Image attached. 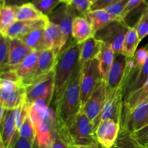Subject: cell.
Segmentation results:
<instances>
[{
	"label": "cell",
	"instance_id": "1",
	"mask_svg": "<svg viewBox=\"0 0 148 148\" xmlns=\"http://www.w3.org/2000/svg\"><path fill=\"white\" fill-rule=\"evenodd\" d=\"M81 44L69 41L59 53L54 68V93L51 104L54 108L66 89L79 72Z\"/></svg>",
	"mask_w": 148,
	"mask_h": 148
},
{
	"label": "cell",
	"instance_id": "2",
	"mask_svg": "<svg viewBox=\"0 0 148 148\" xmlns=\"http://www.w3.org/2000/svg\"><path fill=\"white\" fill-rule=\"evenodd\" d=\"M29 114L36 129V141L40 145H51L58 128L54 108L44 100H37L29 106Z\"/></svg>",
	"mask_w": 148,
	"mask_h": 148
},
{
	"label": "cell",
	"instance_id": "3",
	"mask_svg": "<svg viewBox=\"0 0 148 148\" xmlns=\"http://www.w3.org/2000/svg\"><path fill=\"white\" fill-rule=\"evenodd\" d=\"M80 78L81 70L69 84L55 106L54 110L59 129L67 124L82 110Z\"/></svg>",
	"mask_w": 148,
	"mask_h": 148
},
{
	"label": "cell",
	"instance_id": "4",
	"mask_svg": "<svg viewBox=\"0 0 148 148\" xmlns=\"http://www.w3.org/2000/svg\"><path fill=\"white\" fill-rule=\"evenodd\" d=\"M58 129L69 145L91 146L98 144L93 125L82 110L67 124Z\"/></svg>",
	"mask_w": 148,
	"mask_h": 148
},
{
	"label": "cell",
	"instance_id": "5",
	"mask_svg": "<svg viewBox=\"0 0 148 148\" xmlns=\"http://www.w3.org/2000/svg\"><path fill=\"white\" fill-rule=\"evenodd\" d=\"M26 102L29 106L37 100L51 104L54 93V70L43 78L25 86Z\"/></svg>",
	"mask_w": 148,
	"mask_h": 148
},
{
	"label": "cell",
	"instance_id": "6",
	"mask_svg": "<svg viewBox=\"0 0 148 148\" xmlns=\"http://www.w3.org/2000/svg\"><path fill=\"white\" fill-rule=\"evenodd\" d=\"M101 80L98 58L86 61L82 64L80 78L82 108Z\"/></svg>",
	"mask_w": 148,
	"mask_h": 148
},
{
	"label": "cell",
	"instance_id": "7",
	"mask_svg": "<svg viewBox=\"0 0 148 148\" xmlns=\"http://www.w3.org/2000/svg\"><path fill=\"white\" fill-rule=\"evenodd\" d=\"M129 28L130 26L125 20H114L96 32L95 37L110 45L115 54L122 53L126 33Z\"/></svg>",
	"mask_w": 148,
	"mask_h": 148
},
{
	"label": "cell",
	"instance_id": "8",
	"mask_svg": "<svg viewBox=\"0 0 148 148\" xmlns=\"http://www.w3.org/2000/svg\"><path fill=\"white\" fill-rule=\"evenodd\" d=\"M25 86L22 82L1 79L0 104L6 110H14L26 101Z\"/></svg>",
	"mask_w": 148,
	"mask_h": 148
},
{
	"label": "cell",
	"instance_id": "9",
	"mask_svg": "<svg viewBox=\"0 0 148 148\" xmlns=\"http://www.w3.org/2000/svg\"><path fill=\"white\" fill-rule=\"evenodd\" d=\"M124 108L123 86L112 90L106 89V97L100 116V122L112 119L121 124Z\"/></svg>",
	"mask_w": 148,
	"mask_h": 148
},
{
	"label": "cell",
	"instance_id": "10",
	"mask_svg": "<svg viewBox=\"0 0 148 148\" xmlns=\"http://www.w3.org/2000/svg\"><path fill=\"white\" fill-rule=\"evenodd\" d=\"M106 82L102 79L82 108V111L93 125L95 131L100 123V116L106 97Z\"/></svg>",
	"mask_w": 148,
	"mask_h": 148
},
{
	"label": "cell",
	"instance_id": "11",
	"mask_svg": "<svg viewBox=\"0 0 148 148\" xmlns=\"http://www.w3.org/2000/svg\"><path fill=\"white\" fill-rule=\"evenodd\" d=\"M148 124V97L130 110H123L121 126L131 133Z\"/></svg>",
	"mask_w": 148,
	"mask_h": 148
},
{
	"label": "cell",
	"instance_id": "12",
	"mask_svg": "<svg viewBox=\"0 0 148 148\" xmlns=\"http://www.w3.org/2000/svg\"><path fill=\"white\" fill-rule=\"evenodd\" d=\"M77 16H79L77 12L70 4L62 3L53 10L49 16V19L51 22L59 26L64 36L69 42L74 40L72 36V23Z\"/></svg>",
	"mask_w": 148,
	"mask_h": 148
},
{
	"label": "cell",
	"instance_id": "13",
	"mask_svg": "<svg viewBox=\"0 0 148 148\" xmlns=\"http://www.w3.org/2000/svg\"><path fill=\"white\" fill-rule=\"evenodd\" d=\"M121 124L112 119L101 120L95 129L97 142L103 148H111L119 136Z\"/></svg>",
	"mask_w": 148,
	"mask_h": 148
},
{
	"label": "cell",
	"instance_id": "14",
	"mask_svg": "<svg viewBox=\"0 0 148 148\" xmlns=\"http://www.w3.org/2000/svg\"><path fill=\"white\" fill-rule=\"evenodd\" d=\"M128 57L122 53L115 54L114 62L106 78L107 90H112L123 86L127 71Z\"/></svg>",
	"mask_w": 148,
	"mask_h": 148
},
{
	"label": "cell",
	"instance_id": "15",
	"mask_svg": "<svg viewBox=\"0 0 148 148\" xmlns=\"http://www.w3.org/2000/svg\"><path fill=\"white\" fill-rule=\"evenodd\" d=\"M59 55L51 49H46L40 52L38 57L36 71L30 80L25 84V86L34 82L35 81L43 78L53 71L56 66Z\"/></svg>",
	"mask_w": 148,
	"mask_h": 148
},
{
	"label": "cell",
	"instance_id": "16",
	"mask_svg": "<svg viewBox=\"0 0 148 148\" xmlns=\"http://www.w3.org/2000/svg\"><path fill=\"white\" fill-rule=\"evenodd\" d=\"M48 20H49V17H46L39 20L16 21L7 30L0 33L9 39H20V37L27 34L35 29L44 27Z\"/></svg>",
	"mask_w": 148,
	"mask_h": 148
},
{
	"label": "cell",
	"instance_id": "17",
	"mask_svg": "<svg viewBox=\"0 0 148 148\" xmlns=\"http://www.w3.org/2000/svg\"><path fill=\"white\" fill-rule=\"evenodd\" d=\"M1 123V142L5 148H12L17 136L15 119V110H6L4 119Z\"/></svg>",
	"mask_w": 148,
	"mask_h": 148
},
{
	"label": "cell",
	"instance_id": "18",
	"mask_svg": "<svg viewBox=\"0 0 148 148\" xmlns=\"http://www.w3.org/2000/svg\"><path fill=\"white\" fill-rule=\"evenodd\" d=\"M44 39L46 49H53L58 55L67 43L59 26L49 19L44 26Z\"/></svg>",
	"mask_w": 148,
	"mask_h": 148
},
{
	"label": "cell",
	"instance_id": "19",
	"mask_svg": "<svg viewBox=\"0 0 148 148\" xmlns=\"http://www.w3.org/2000/svg\"><path fill=\"white\" fill-rule=\"evenodd\" d=\"M7 39L10 44V57H9L8 67L4 71H8V70H14L17 65H19L23 62V59L30 52L33 51L24 42L22 41L20 39Z\"/></svg>",
	"mask_w": 148,
	"mask_h": 148
},
{
	"label": "cell",
	"instance_id": "20",
	"mask_svg": "<svg viewBox=\"0 0 148 148\" xmlns=\"http://www.w3.org/2000/svg\"><path fill=\"white\" fill-rule=\"evenodd\" d=\"M40 52L41 51L33 50L14 69L24 85L33 76L36 71Z\"/></svg>",
	"mask_w": 148,
	"mask_h": 148
},
{
	"label": "cell",
	"instance_id": "21",
	"mask_svg": "<svg viewBox=\"0 0 148 148\" xmlns=\"http://www.w3.org/2000/svg\"><path fill=\"white\" fill-rule=\"evenodd\" d=\"M72 36L76 43L82 44L90 38L95 36V32L86 17L77 16L72 23Z\"/></svg>",
	"mask_w": 148,
	"mask_h": 148
},
{
	"label": "cell",
	"instance_id": "22",
	"mask_svg": "<svg viewBox=\"0 0 148 148\" xmlns=\"http://www.w3.org/2000/svg\"><path fill=\"white\" fill-rule=\"evenodd\" d=\"M85 17H86L87 20L90 22L95 34L98 30L105 28L114 20H116L114 16L111 15L106 10L89 11L85 15Z\"/></svg>",
	"mask_w": 148,
	"mask_h": 148
},
{
	"label": "cell",
	"instance_id": "23",
	"mask_svg": "<svg viewBox=\"0 0 148 148\" xmlns=\"http://www.w3.org/2000/svg\"><path fill=\"white\" fill-rule=\"evenodd\" d=\"M103 41L97 39L95 36L91 37L81 44L79 61L82 65L90 59H96L101 52Z\"/></svg>",
	"mask_w": 148,
	"mask_h": 148
},
{
	"label": "cell",
	"instance_id": "24",
	"mask_svg": "<svg viewBox=\"0 0 148 148\" xmlns=\"http://www.w3.org/2000/svg\"><path fill=\"white\" fill-rule=\"evenodd\" d=\"M114 57H115V52L113 50L112 47L108 44L103 42L101 52L98 57L100 72L103 80L106 81L108 71L112 66Z\"/></svg>",
	"mask_w": 148,
	"mask_h": 148
},
{
	"label": "cell",
	"instance_id": "25",
	"mask_svg": "<svg viewBox=\"0 0 148 148\" xmlns=\"http://www.w3.org/2000/svg\"><path fill=\"white\" fill-rule=\"evenodd\" d=\"M20 39L33 50L42 51L46 49L44 39V27L35 29L20 37Z\"/></svg>",
	"mask_w": 148,
	"mask_h": 148
},
{
	"label": "cell",
	"instance_id": "26",
	"mask_svg": "<svg viewBox=\"0 0 148 148\" xmlns=\"http://www.w3.org/2000/svg\"><path fill=\"white\" fill-rule=\"evenodd\" d=\"M48 16L44 15L39 11L31 2L25 3L20 6H17L16 10V20L26 21L44 18Z\"/></svg>",
	"mask_w": 148,
	"mask_h": 148
},
{
	"label": "cell",
	"instance_id": "27",
	"mask_svg": "<svg viewBox=\"0 0 148 148\" xmlns=\"http://www.w3.org/2000/svg\"><path fill=\"white\" fill-rule=\"evenodd\" d=\"M140 42V38L134 28L130 26L126 33L122 54L128 58H133L137 52V46Z\"/></svg>",
	"mask_w": 148,
	"mask_h": 148
},
{
	"label": "cell",
	"instance_id": "28",
	"mask_svg": "<svg viewBox=\"0 0 148 148\" xmlns=\"http://www.w3.org/2000/svg\"><path fill=\"white\" fill-rule=\"evenodd\" d=\"M111 148H144L132 136V133L121 126L119 136Z\"/></svg>",
	"mask_w": 148,
	"mask_h": 148
},
{
	"label": "cell",
	"instance_id": "29",
	"mask_svg": "<svg viewBox=\"0 0 148 148\" xmlns=\"http://www.w3.org/2000/svg\"><path fill=\"white\" fill-rule=\"evenodd\" d=\"M148 46V44H147ZM148 79V57L147 59L146 60V62H145L144 65L142 68L141 71H140V73H138V75H137V77L135 78V79L133 81V82L128 87L125 89L124 90V100L126 98L129 97L130 95H131L132 94H133L134 92H135L136 91L140 89V88L144 86V84H145L146 81Z\"/></svg>",
	"mask_w": 148,
	"mask_h": 148
},
{
	"label": "cell",
	"instance_id": "30",
	"mask_svg": "<svg viewBox=\"0 0 148 148\" xmlns=\"http://www.w3.org/2000/svg\"><path fill=\"white\" fill-rule=\"evenodd\" d=\"M17 6L4 5L0 10V33L7 30L16 20V10Z\"/></svg>",
	"mask_w": 148,
	"mask_h": 148
},
{
	"label": "cell",
	"instance_id": "31",
	"mask_svg": "<svg viewBox=\"0 0 148 148\" xmlns=\"http://www.w3.org/2000/svg\"><path fill=\"white\" fill-rule=\"evenodd\" d=\"M18 135L22 138L27 139L32 144H34L36 139V132L35 126L31 120L30 114L27 116L26 119L18 130Z\"/></svg>",
	"mask_w": 148,
	"mask_h": 148
},
{
	"label": "cell",
	"instance_id": "32",
	"mask_svg": "<svg viewBox=\"0 0 148 148\" xmlns=\"http://www.w3.org/2000/svg\"><path fill=\"white\" fill-rule=\"evenodd\" d=\"M31 3L44 15L49 17L62 1L61 0H32Z\"/></svg>",
	"mask_w": 148,
	"mask_h": 148
},
{
	"label": "cell",
	"instance_id": "33",
	"mask_svg": "<svg viewBox=\"0 0 148 148\" xmlns=\"http://www.w3.org/2000/svg\"><path fill=\"white\" fill-rule=\"evenodd\" d=\"M10 57V44L8 39L1 34L0 37V68L1 72L7 69Z\"/></svg>",
	"mask_w": 148,
	"mask_h": 148
},
{
	"label": "cell",
	"instance_id": "34",
	"mask_svg": "<svg viewBox=\"0 0 148 148\" xmlns=\"http://www.w3.org/2000/svg\"><path fill=\"white\" fill-rule=\"evenodd\" d=\"M141 41L148 35V9L143 12L134 26Z\"/></svg>",
	"mask_w": 148,
	"mask_h": 148
},
{
	"label": "cell",
	"instance_id": "35",
	"mask_svg": "<svg viewBox=\"0 0 148 148\" xmlns=\"http://www.w3.org/2000/svg\"><path fill=\"white\" fill-rule=\"evenodd\" d=\"M129 0H119L118 1L115 2L114 4H111V6L106 8L105 10L108 13L114 16L116 20H120L121 15L128 3Z\"/></svg>",
	"mask_w": 148,
	"mask_h": 148
},
{
	"label": "cell",
	"instance_id": "36",
	"mask_svg": "<svg viewBox=\"0 0 148 148\" xmlns=\"http://www.w3.org/2000/svg\"><path fill=\"white\" fill-rule=\"evenodd\" d=\"M92 4L90 0H72L70 5L76 10L78 15L85 17L90 10Z\"/></svg>",
	"mask_w": 148,
	"mask_h": 148
},
{
	"label": "cell",
	"instance_id": "37",
	"mask_svg": "<svg viewBox=\"0 0 148 148\" xmlns=\"http://www.w3.org/2000/svg\"><path fill=\"white\" fill-rule=\"evenodd\" d=\"M14 110H15L16 125H17V129L18 131L23 122L26 119L27 116L29 115V105L25 101L20 107L14 109Z\"/></svg>",
	"mask_w": 148,
	"mask_h": 148
},
{
	"label": "cell",
	"instance_id": "38",
	"mask_svg": "<svg viewBox=\"0 0 148 148\" xmlns=\"http://www.w3.org/2000/svg\"><path fill=\"white\" fill-rule=\"evenodd\" d=\"M145 4V0H129L119 20H125L130 13Z\"/></svg>",
	"mask_w": 148,
	"mask_h": 148
},
{
	"label": "cell",
	"instance_id": "39",
	"mask_svg": "<svg viewBox=\"0 0 148 148\" xmlns=\"http://www.w3.org/2000/svg\"><path fill=\"white\" fill-rule=\"evenodd\" d=\"M69 144L66 142L59 132V129L56 130L52 137L51 147V148H69Z\"/></svg>",
	"mask_w": 148,
	"mask_h": 148
},
{
	"label": "cell",
	"instance_id": "40",
	"mask_svg": "<svg viewBox=\"0 0 148 148\" xmlns=\"http://www.w3.org/2000/svg\"><path fill=\"white\" fill-rule=\"evenodd\" d=\"M132 136L134 139L142 145L144 146L145 145L148 143V124L146 125L143 128L133 132Z\"/></svg>",
	"mask_w": 148,
	"mask_h": 148
},
{
	"label": "cell",
	"instance_id": "41",
	"mask_svg": "<svg viewBox=\"0 0 148 148\" xmlns=\"http://www.w3.org/2000/svg\"><path fill=\"white\" fill-rule=\"evenodd\" d=\"M118 1L119 0H96L95 2L92 4L90 11L96 10H105L106 8Z\"/></svg>",
	"mask_w": 148,
	"mask_h": 148
},
{
	"label": "cell",
	"instance_id": "42",
	"mask_svg": "<svg viewBox=\"0 0 148 148\" xmlns=\"http://www.w3.org/2000/svg\"><path fill=\"white\" fill-rule=\"evenodd\" d=\"M33 145L31 142L18 135L12 148H33Z\"/></svg>",
	"mask_w": 148,
	"mask_h": 148
},
{
	"label": "cell",
	"instance_id": "43",
	"mask_svg": "<svg viewBox=\"0 0 148 148\" xmlns=\"http://www.w3.org/2000/svg\"><path fill=\"white\" fill-rule=\"evenodd\" d=\"M32 0H1V7L4 5L20 6L25 3L31 2Z\"/></svg>",
	"mask_w": 148,
	"mask_h": 148
},
{
	"label": "cell",
	"instance_id": "44",
	"mask_svg": "<svg viewBox=\"0 0 148 148\" xmlns=\"http://www.w3.org/2000/svg\"><path fill=\"white\" fill-rule=\"evenodd\" d=\"M33 148H51V145H40L38 142L36 141H35L34 144L33 145Z\"/></svg>",
	"mask_w": 148,
	"mask_h": 148
},
{
	"label": "cell",
	"instance_id": "45",
	"mask_svg": "<svg viewBox=\"0 0 148 148\" xmlns=\"http://www.w3.org/2000/svg\"><path fill=\"white\" fill-rule=\"evenodd\" d=\"M72 0H61L62 3H64V4H70L71 2H72Z\"/></svg>",
	"mask_w": 148,
	"mask_h": 148
},
{
	"label": "cell",
	"instance_id": "46",
	"mask_svg": "<svg viewBox=\"0 0 148 148\" xmlns=\"http://www.w3.org/2000/svg\"><path fill=\"white\" fill-rule=\"evenodd\" d=\"M143 147H144V148H148V143L146 144V145H145L144 146H143Z\"/></svg>",
	"mask_w": 148,
	"mask_h": 148
},
{
	"label": "cell",
	"instance_id": "47",
	"mask_svg": "<svg viewBox=\"0 0 148 148\" xmlns=\"http://www.w3.org/2000/svg\"><path fill=\"white\" fill-rule=\"evenodd\" d=\"M145 3L147 6H148V0H145Z\"/></svg>",
	"mask_w": 148,
	"mask_h": 148
},
{
	"label": "cell",
	"instance_id": "48",
	"mask_svg": "<svg viewBox=\"0 0 148 148\" xmlns=\"http://www.w3.org/2000/svg\"><path fill=\"white\" fill-rule=\"evenodd\" d=\"M90 1L92 3H93V2H95V1H96V0H90Z\"/></svg>",
	"mask_w": 148,
	"mask_h": 148
}]
</instances>
